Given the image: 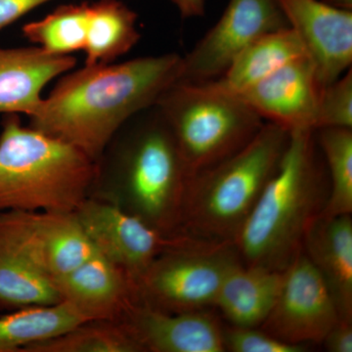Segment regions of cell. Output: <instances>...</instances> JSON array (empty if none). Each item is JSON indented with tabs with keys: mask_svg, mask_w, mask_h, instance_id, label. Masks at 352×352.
<instances>
[{
	"mask_svg": "<svg viewBox=\"0 0 352 352\" xmlns=\"http://www.w3.org/2000/svg\"><path fill=\"white\" fill-rule=\"evenodd\" d=\"M323 127L352 129V71L321 89L314 131Z\"/></svg>",
	"mask_w": 352,
	"mask_h": 352,
	"instance_id": "484cf974",
	"label": "cell"
},
{
	"mask_svg": "<svg viewBox=\"0 0 352 352\" xmlns=\"http://www.w3.org/2000/svg\"><path fill=\"white\" fill-rule=\"evenodd\" d=\"M62 302L53 278L0 249V311Z\"/></svg>",
	"mask_w": 352,
	"mask_h": 352,
	"instance_id": "7402d4cb",
	"label": "cell"
},
{
	"mask_svg": "<svg viewBox=\"0 0 352 352\" xmlns=\"http://www.w3.org/2000/svg\"><path fill=\"white\" fill-rule=\"evenodd\" d=\"M138 19L136 13L119 0L90 3L85 65L113 63L129 53L140 39Z\"/></svg>",
	"mask_w": 352,
	"mask_h": 352,
	"instance_id": "ffe728a7",
	"label": "cell"
},
{
	"mask_svg": "<svg viewBox=\"0 0 352 352\" xmlns=\"http://www.w3.org/2000/svg\"><path fill=\"white\" fill-rule=\"evenodd\" d=\"M330 352H352V321L340 318L321 342Z\"/></svg>",
	"mask_w": 352,
	"mask_h": 352,
	"instance_id": "83f0119b",
	"label": "cell"
},
{
	"mask_svg": "<svg viewBox=\"0 0 352 352\" xmlns=\"http://www.w3.org/2000/svg\"><path fill=\"white\" fill-rule=\"evenodd\" d=\"M289 131L265 122L237 152L190 179L179 234L233 242L279 166Z\"/></svg>",
	"mask_w": 352,
	"mask_h": 352,
	"instance_id": "5b68a950",
	"label": "cell"
},
{
	"mask_svg": "<svg viewBox=\"0 0 352 352\" xmlns=\"http://www.w3.org/2000/svg\"><path fill=\"white\" fill-rule=\"evenodd\" d=\"M95 251L133 281L184 235L168 236L113 204L88 197L75 212Z\"/></svg>",
	"mask_w": 352,
	"mask_h": 352,
	"instance_id": "8fae6325",
	"label": "cell"
},
{
	"mask_svg": "<svg viewBox=\"0 0 352 352\" xmlns=\"http://www.w3.org/2000/svg\"><path fill=\"white\" fill-rule=\"evenodd\" d=\"M183 18L201 17L206 11V0H170Z\"/></svg>",
	"mask_w": 352,
	"mask_h": 352,
	"instance_id": "f546056e",
	"label": "cell"
},
{
	"mask_svg": "<svg viewBox=\"0 0 352 352\" xmlns=\"http://www.w3.org/2000/svg\"><path fill=\"white\" fill-rule=\"evenodd\" d=\"M177 53L119 64L85 65L68 74L30 117V126L75 146L96 163L127 120L156 104L179 78Z\"/></svg>",
	"mask_w": 352,
	"mask_h": 352,
	"instance_id": "6da1fadb",
	"label": "cell"
},
{
	"mask_svg": "<svg viewBox=\"0 0 352 352\" xmlns=\"http://www.w3.org/2000/svg\"><path fill=\"white\" fill-rule=\"evenodd\" d=\"M302 56H307V53L302 41L291 28H285L249 44L234 58L226 72L210 82L227 94L237 95Z\"/></svg>",
	"mask_w": 352,
	"mask_h": 352,
	"instance_id": "d6986e66",
	"label": "cell"
},
{
	"mask_svg": "<svg viewBox=\"0 0 352 352\" xmlns=\"http://www.w3.org/2000/svg\"><path fill=\"white\" fill-rule=\"evenodd\" d=\"M155 106L173 132L191 178L244 147L264 120L210 82H175Z\"/></svg>",
	"mask_w": 352,
	"mask_h": 352,
	"instance_id": "8992f818",
	"label": "cell"
},
{
	"mask_svg": "<svg viewBox=\"0 0 352 352\" xmlns=\"http://www.w3.org/2000/svg\"><path fill=\"white\" fill-rule=\"evenodd\" d=\"M96 163L82 150L7 113L0 133V212L74 214L90 195Z\"/></svg>",
	"mask_w": 352,
	"mask_h": 352,
	"instance_id": "277c9868",
	"label": "cell"
},
{
	"mask_svg": "<svg viewBox=\"0 0 352 352\" xmlns=\"http://www.w3.org/2000/svg\"><path fill=\"white\" fill-rule=\"evenodd\" d=\"M191 176L156 106L127 120L96 162L89 197L113 204L168 236L179 235Z\"/></svg>",
	"mask_w": 352,
	"mask_h": 352,
	"instance_id": "7a4b0ae2",
	"label": "cell"
},
{
	"mask_svg": "<svg viewBox=\"0 0 352 352\" xmlns=\"http://www.w3.org/2000/svg\"><path fill=\"white\" fill-rule=\"evenodd\" d=\"M89 16L90 3L87 2L62 6L43 19L25 24L23 34L46 52L71 55L85 50Z\"/></svg>",
	"mask_w": 352,
	"mask_h": 352,
	"instance_id": "d4e9b609",
	"label": "cell"
},
{
	"mask_svg": "<svg viewBox=\"0 0 352 352\" xmlns=\"http://www.w3.org/2000/svg\"><path fill=\"white\" fill-rule=\"evenodd\" d=\"M224 351L303 352L307 346L289 344L261 328L222 326Z\"/></svg>",
	"mask_w": 352,
	"mask_h": 352,
	"instance_id": "4316f807",
	"label": "cell"
},
{
	"mask_svg": "<svg viewBox=\"0 0 352 352\" xmlns=\"http://www.w3.org/2000/svg\"><path fill=\"white\" fill-rule=\"evenodd\" d=\"M85 321L65 302L6 312L0 316V352H24L25 347L61 335Z\"/></svg>",
	"mask_w": 352,
	"mask_h": 352,
	"instance_id": "44dd1931",
	"label": "cell"
},
{
	"mask_svg": "<svg viewBox=\"0 0 352 352\" xmlns=\"http://www.w3.org/2000/svg\"><path fill=\"white\" fill-rule=\"evenodd\" d=\"M71 55H55L43 48L0 47V113L32 117L41 106L43 88L76 66Z\"/></svg>",
	"mask_w": 352,
	"mask_h": 352,
	"instance_id": "2e32d148",
	"label": "cell"
},
{
	"mask_svg": "<svg viewBox=\"0 0 352 352\" xmlns=\"http://www.w3.org/2000/svg\"><path fill=\"white\" fill-rule=\"evenodd\" d=\"M285 28L289 23L278 0H229L214 27L182 57L178 80H217L249 44Z\"/></svg>",
	"mask_w": 352,
	"mask_h": 352,
	"instance_id": "9c48e42d",
	"label": "cell"
},
{
	"mask_svg": "<svg viewBox=\"0 0 352 352\" xmlns=\"http://www.w3.org/2000/svg\"><path fill=\"white\" fill-rule=\"evenodd\" d=\"M283 279L284 271L238 264L222 283L214 307L230 325L261 327L276 302Z\"/></svg>",
	"mask_w": 352,
	"mask_h": 352,
	"instance_id": "ac0fdd59",
	"label": "cell"
},
{
	"mask_svg": "<svg viewBox=\"0 0 352 352\" xmlns=\"http://www.w3.org/2000/svg\"><path fill=\"white\" fill-rule=\"evenodd\" d=\"M340 319L319 271L302 251L284 271L276 302L261 329L289 344H321Z\"/></svg>",
	"mask_w": 352,
	"mask_h": 352,
	"instance_id": "30bf717a",
	"label": "cell"
},
{
	"mask_svg": "<svg viewBox=\"0 0 352 352\" xmlns=\"http://www.w3.org/2000/svg\"><path fill=\"white\" fill-rule=\"evenodd\" d=\"M240 263L233 242L186 235L162 252L134 281L136 300L168 314L214 307L227 275Z\"/></svg>",
	"mask_w": 352,
	"mask_h": 352,
	"instance_id": "52a82bcc",
	"label": "cell"
},
{
	"mask_svg": "<svg viewBox=\"0 0 352 352\" xmlns=\"http://www.w3.org/2000/svg\"><path fill=\"white\" fill-rule=\"evenodd\" d=\"M62 302L85 320H120L136 300L131 276L95 251L80 265L53 278Z\"/></svg>",
	"mask_w": 352,
	"mask_h": 352,
	"instance_id": "9a60e30c",
	"label": "cell"
},
{
	"mask_svg": "<svg viewBox=\"0 0 352 352\" xmlns=\"http://www.w3.org/2000/svg\"><path fill=\"white\" fill-rule=\"evenodd\" d=\"M24 352H142L122 321L87 320Z\"/></svg>",
	"mask_w": 352,
	"mask_h": 352,
	"instance_id": "cb8c5ba5",
	"label": "cell"
},
{
	"mask_svg": "<svg viewBox=\"0 0 352 352\" xmlns=\"http://www.w3.org/2000/svg\"><path fill=\"white\" fill-rule=\"evenodd\" d=\"M289 27L302 41L323 88L352 65V11L322 0H278Z\"/></svg>",
	"mask_w": 352,
	"mask_h": 352,
	"instance_id": "7c38bea8",
	"label": "cell"
},
{
	"mask_svg": "<svg viewBox=\"0 0 352 352\" xmlns=\"http://www.w3.org/2000/svg\"><path fill=\"white\" fill-rule=\"evenodd\" d=\"M51 0H0V30Z\"/></svg>",
	"mask_w": 352,
	"mask_h": 352,
	"instance_id": "f1b7e54d",
	"label": "cell"
},
{
	"mask_svg": "<svg viewBox=\"0 0 352 352\" xmlns=\"http://www.w3.org/2000/svg\"><path fill=\"white\" fill-rule=\"evenodd\" d=\"M322 1L342 10L352 11V0H322Z\"/></svg>",
	"mask_w": 352,
	"mask_h": 352,
	"instance_id": "4dcf8cb0",
	"label": "cell"
},
{
	"mask_svg": "<svg viewBox=\"0 0 352 352\" xmlns=\"http://www.w3.org/2000/svg\"><path fill=\"white\" fill-rule=\"evenodd\" d=\"M329 179L311 129L289 131L286 150L234 240L243 264L285 271L325 208Z\"/></svg>",
	"mask_w": 352,
	"mask_h": 352,
	"instance_id": "3957f363",
	"label": "cell"
},
{
	"mask_svg": "<svg viewBox=\"0 0 352 352\" xmlns=\"http://www.w3.org/2000/svg\"><path fill=\"white\" fill-rule=\"evenodd\" d=\"M325 160L329 195L323 217L352 214V129L323 127L314 131Z\"/></svg>",
	"mask_w": 352,
	"mask_h": 352,
	"instance_id": "603a6c76",
	"label": "cell"
},
{
	"mask_svg": "<svg viewBox=\"0 0 352 352\" xmlns=\"http://www.w3.org/2000/svg\"><path fill=\"white\" fill-rule=\"evenodd\" d=\"M321 89L314 64L302 56L236 96L261 119L286 131H314Z\"/></svg>",
	"mask_w": 352,
	"mask_h": 352,
	"instance_id": "4fadbf2b",
	"label": "cell"
},
{
	"mask_svg": "<svg viewBox=\"0 0 352 352\" xmlns=\"http://www.w3.org/2000/svg\"><path fill=\"white\" fill-rule=\"evenodd\" d=\"M302 251L327 285L340 318L352 321V219L319 215L308 228Z\"/></svg>",
	"mask_w": 352,
	"mask_h": 352,
	"instance_id": "e0dca14e",
	"label": "cell"
},
{
	"mask_svg": "<svg viewBox=\"0 0 352 352\" xmlns=\"http://www.w3.org/2000/svg\"><path fill=\"white\" fill-rule=\"evenodd\" d=\"M0 249L54 278L69 272L95 250L75 212H0Z\"/></svg>",
	"mask_w": 352,
	"mask_h": 352,
	"instance_id": "ba28073f",
	"label": "cell"
},
{
	"mask_svg": "<svg viewBox=\"0 0 352 352\" xmlns=\"http://www.w3.org/2000/svg\"><path fill=\"white\" fill-rule=\"evenodd\" d=\"M142 352H222V326L204 310L168 314L138 302L120 320Z\"/></svg>",
	"mask_w": 352,
	"mask_h": 352,
	"instance_id": "5bb4252c",
	"label": "cell"
}]
</instances>
